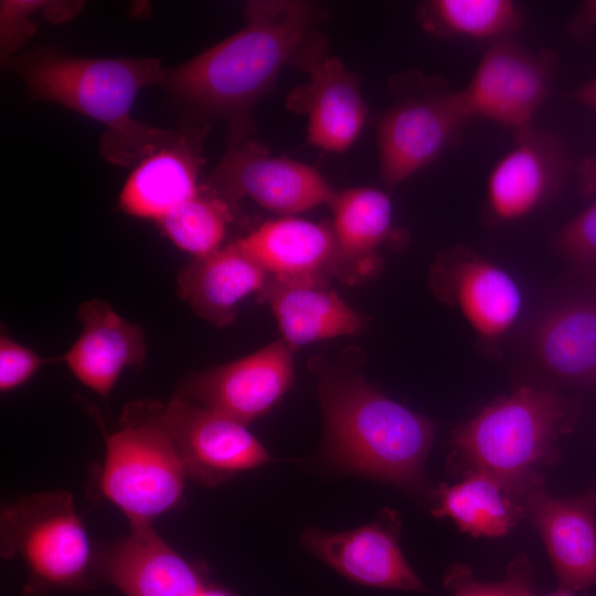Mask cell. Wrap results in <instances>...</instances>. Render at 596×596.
I'll list each match as a JSON object with an SVG mask.
<instances>
[{
	"label": "cell",
	"instance_id": "cell-1",
	"mask_svg": "<svg viewBox=\"0 0 596 596\" xmlns=\"http://www.w3.org/2000/svg\"><path fill=\"white\" fill-rule=\"evenodd\" d=\"M324 12L307 1H249L237 32L191 60L166 67L160 86L200 119H222L230 143L253 130L252 111L285 66L299 67L322 42Z\"/></svg>",
	"mask_w": 596,
	"mask_h": 596
},
{
	"label": "cell",
	"instance_id": "cell-12",
	"mask_svg": "<svg viewBox=\"0 0 596 596\" xmlns=\"http://www.w3.org/2000/svg\"><path fill=\"white\" fill-rule=\"evenodd\" d=\"M429 287L437 299L456 307L477 334L498 342L517 321L522 296L514 279L497 264L457 245L432 264Z\"/></svg>",
	"mask_w": 596,
	"mask_h": 596
},
{
	"label": "cell",
	"instance_id": "cell-5",
	"mask_svg": "<svg viewBox=\"0 0 596 596\" xmlns=\"http://www.w3.org/2000/svg\"><path fill=\"white\" fill-rule=\"evenodd\" d=\"M162 403L127 404L106 438L102 493L128 519L151 522L182 499L187 473L164 422Z\"/></svg>",
	"mask_w": 596,
	"mask_h": 596
},
{
	"label": "cell",
	"instance_id": "cell-34",
	"mask_svg": "<svg viewBox=\"0 0 596 596\" xmlns=\"http://www.w3.org/2000/svg\"><path fill=\"white\" fill-rule=\"evenodd\" d=\"M570 97L596 111V76L575 88L570 93Z\"/></svg>",
	"mask_w": 596,
	"mask_h": 596
},
{
	"label": "cell",
	"instance_id": "cell-33",
	"mask_svg": "<svg viewBox=\"0 0 596 596\" xmlns=\"http://www.w3.org/2000/svg\"><path fill=\"white\" fill-rule=\"evenodd\" d=\"M577 173L581 192L596 199V156L585 158L579 163Z\"/></svg>",
	"mask_w": 596,
	"mask_h": 596
},
{
	"label": "cell",
	"instance_id": "cell-6",
	"mask_svg": "<svg viewBox=\"0 0 596 596\" xmlns=\"http://www.w3.org/2000/svg\"><path fill=\"white\" fill-rule=\"evenodd\" d=\"M392 104L376 129L380 174L394 188L434 163L471 119L459 89L440 76L408 71L389 83Z\"/></svg>",
	"mask_w": 596,
	"mask_h": 596
},
{
	"label": "cell",
	"instance_id": "cell-9",
	"mask_svg": "<svg viewBox=\"0 0 596 596\" xmlns=\"http://www.w3.org/2000/svg\"><path fill=\"white\" fill-rule=\"evenodd\" d=\"M203 185L228 202L248 196L284 215L329 204L336 192L317 169L274 156L252 138L230 143Z\"/></svg>",
	"mask_w": 596,
	"mask_h": 596
},
{
	"label": "cell",
	"instance_id": "cell-28",
	"mask_svg": "<svg viewBox=\"0 0 596 596\" xmlns=\"http://www.w3.org/2000/svg\"><path fill=\"white\" fill-rule=\"evenodd\" d=\"M533 567L525 555H518L508 566L507 577L496 583L473 578L466 565L454 564L445 574L444 585L450 596H535Z\"/></svg>",
	"mask_w": 596,
	"mask_h": 596
},
{
	"label": "cell",
	"instance_id": "cell-37",
	"mask_svg": "<svg viewBox=\"0 0 596 596\" xmlns=\"http://www.w3.org/2000/svg\"><path fill=\"white\" fill-rule=\"evenodd\" d=\"M545 596H573V593H570V592H566V590H563V589H557L555 593H552V594H549V595H545Z\"/></svg>",
	"mask_w": 596,
	"mask_h": 596
},
{
	"label": "cell",
	"instance_id": "cell-3",
	"mask_svg": "<svg viewBox=\"0 0 596 596\" xmlns=\"http://www.w3.org/2000/svg\"><path fill=\"white\" fill-rule=\"evenodd\" d=\"M316 368L329 458L384 482L421 486L437 425L356 374L331 365Z\"/></svg>",
	"mask_w": 596,
	"mask_h": 596
},
{
	"label": "cell",
	"instance_id": "cell-21",
	"mask_svg": "<svg viewBox=\"0 0 596 596\" xmlns=\"http://www.w3.org/2000/svg\"><path fill=\"white\" fill-rule=\"evenodd\" d=\"M203 135L204 127H185L175 140L136 163L120 191L118 207L131 216L158 222L195 196L201 189Z\"/></svg>",
	"mask_w": 596,
	"mask_h": 596
},
{
	"label": "cell",
	"instance_id": "cell-25",
	"mask_svg": "<svg viewBox=\"0 0 596 596\" xmlns=\"http://www.w3.org/2000/svg\"><path fill=\"white\" fill-rule=\"evenodd\" d=\"M437 499L433 514L451 519L472 536H502L525 511L519 496L494 477L480 471L465 473L454 486H440Z\"/></svg>",
	"mask_w": 596,
	"mask_h": 596
},
{
	"label": "cell",
	"instance_id": "cell-20",
	"mask_svg": "<svg viewBox=\"0 0 596 596\" xmlns=\"http://www.w3.org/2000/svg\"><path fill=\"white\" fill-rule=\"evenodd\" d=\"M76 318L82 324L81 336L60 361L86 387L107 400L123 370L145 360L143 331L100 299L83 302Z\"/></svg>",
	"mask_w": 596,
	"mask_h": 596
},
{
	"label": "cell",
	"instance_id": "cell-18",
	"mask_svg": "<svg viewBox=\"0 0 596 596\" xmlns=\"http://www.w3.org/2000/svg\"><path fill=\"white\" fill-rule=\"evenodd\" d=\"M126 536L105 546L102 567L126 596H200L206 588L193 566L153 529L128 522Z\"/></svg>",
	"mask_w": 596,
	"mask_h": 596
},
{
	"label": "cell",
	"instance_id": "cell-31",
	"mask_svg": "<svg viewBox=\"0 0 596 596\" xmlns=\"http://www.w3.org/2000/svg\"><path fill=\"white\" fill-rule=\"evenodd\" d=\"M43 1H1V58L4 64L14 55V51L23 44L36 30L31 14L39 10Z\"/></svg>",
	"mask_w": 596,
	"mask_h": 596
},
{
	"label": "cell",
	"instance_id": "cell-8",
	"mask_svg": "<svg viewBox=\"0 0 596 596\" xmlns=\"http://www.w3.org/2000/svg\"><path fill=\"white\" fill-rule=\"evenodd\" d=\"M557 68L553 51H531L513 39L488 45L465 87L459 89L470 118H485L514 132L532 126Z\"/></svg>",
	"mask_w": 596,
	"mask_h": 596
},
{
	"label": "cell",
	"instance_id": "cell-35",
	"mask_svg": "<svg viewBox=\"0 0 596 596\" xmlns=\"http://www.w3.org/2000/svg\"><path fill=\"white\" fill-rule=\"evenodd\" d=\"M200 596H232V595L221 589L205 588Z\"/></svg>",
	"mask_w": 596,
	"mask_h": 596
},
{
	"label": "cell",
	"instance_id": "cell-11",
	"mask_svg": "<svg viewBox=\"0 0 596 596\" xmlns=\"http://www.w3.org/2000/svg\"><path fill=\"white\" fill-rule=\"evenodd\" d=\"M164 422L187 477L220 485L270 459L246 425L174 394L164 407Z\"/></svg>",
	"mask_w": 596,
	"mask_h": 596
},
{
	"label": "cell",
	"instance_id": "cell-19",
	"mask_svg": "<svg viewBox=\"0 0 596 596\" xmlns=\"http://www.w3.org/2000/svg\"><path fill=\"white\" fill-rule=\"evenodd\" d=\"M235 244L278 281L326 284L330 275L342 279L332 226L323 223L275 219Z\"/></svg>",
	"mask_w": 596,
	"mask_h": 596
},
{
	"label": "cell",
	"instance_id": "cell-15",
	"mask_svg": "<svg viewBox=\"0 0 596 596\" xmlns=\"http://www.w3.org/2000/svg\"><path fill=\"white\" fill-rule=\"evenodd\" d=\"M398 531L396 513L387 510L379 520L345 532L307 529L302 541L316 556L352 582L386 589L424 592L423 582L398 546Z\"/></svg>",
	"mask_w": 596,
	"mask_h": 596
},
{
	"label": "cell",
	"instance_id": "cell-13",
	"mask_svg": "<svg viewBox=\"0 0 596 596\" xmlns=\"http://www.w3.org/2000/svg\"><path fill=\"white\" fill-rule=\"evenodd\" d=\"M486 184V212L494 223L525 217L561 188L571 168L564 142L533 125L514 132Z\"/></svg>",
	"mask_w": 596,
	"mask_h": 596
},
{
	"label": "cell",
	"instance_id": "cell-30",
	"mask_svg": "<svg viewBox=\"0 0 596 596\" xmlns=\"http://www.w3.org/2000/svg\"><path fill=\"white\" fill-rule=\"evenodd\" d=\"M60 361V358H43L6 333L0 337V390L12 391L29 381L45 363Z\"/></svg>",
	"mask_w": 596,
	"mask_h": 596
},
{
	"label": "cell",
	"instance_id": "cell-24",
	"mask_svg": "<svg viewBox=\"0 0 596 596\" xmlns=\"http://www.w3.org/2000/svg\"><path fill=\"white\" fill-rule=\"evenodd\" d=\"M328 205L342 279L365 278L377 269L375 249L392 233L390 196L376 188H351L336 191Z\"/></svg>",
	"mask_w": 596,
	"mask_h": 596
},
{
	"label": "cell",
	"instance_id": "cell-26",
	"mask_svg": "<svg viewBox=\"0 0 596 596\" xmlns=\"http://www.w3.org/2000/svg\"><path fill=\"white\" fill-rule=\"evenodd\" d=\"M416 19L434 38L488 42L512 39L523 13L511 0H428L418 4Z\"/></svg>",
	"mask_w": 596,
	"mask_h": 596
},
{
	"label": "cell",
	"instance_id": "cell-10",
	"mask_svg": "<svg viewBox=\"0 0 596 596\" xmlns=\"http://www.w3.org/2000/svg\"><path fill=\"white\" fill-rule=\"evenodd\" d=\"M292 380V350L277 340L238 360L191 373L175 394L247 425L269 412Z\"/></svg>",
	"mask_w": 596,
	"mask_h": 596
},
{
	"label": "cell",
	"instance_id": "cell-14",
	"mask_svg": "<svg viewBox=\"0 0 596 596\" xmlns=\"http://www.w3.org/2000/svg\"><path fill=\"white\" fill-rule=\"evenodd\" d=\"M300 70L308 78L287 94V108L306 117L310 145L329 152L348 150L360 137L369 115L358 76L340 58L327 55L326 45L315 51Z\"/></svg>",
	"mask_w": 596,
	"mask_h": 596
},
{
	"label": "cell",
	"instance_id": "cell-27",
	"mask_svg": "<svg viewBox=\"0 0 596 596\" xmlns=\"http://www.w3.org/2000/svg\"><path fill=\"white\" fill-rule=\"evenodd\" d=\"M230 202L201 185L199 193L167 213L158 224L180 249L201 257L222 246L232 220Z\"/></svg>",
	"mask_w": 596,
	"mask_h": 596
},
{
	"label": "cell",
	"instance_id": "cell-4",
	"mask_svg": "<svg viewBox=\"0 0 596 596\" xmlns=\"http://www.w3.org/2000/svg\"><path fill=\"white\" fill-rule=\"evenodd\" d=\"M575 419L574 405L555 390L521 385L454 429L450 466L486 472L522 499L536 468L557 459L555 444Z\"/></svg>",
	"mask_w": 596,
	"mask_h": 596
},
{
	"label": "cell",
	"instance_id": "cell-16",
	"mask_svg": "<svg viewBox=\"0 0 596 596\" xmlns=\"http://www.w3.org/2000/svg\"><path fill=\"white\" fill-rule=\"evenodd\" d=\"M522 502L544 542L558 588L574 593L595 585L596 509L583 494L550 496L541 476L525 489Z\"/></svg>",
	"mask_w": 596,
	"mask_h": 596
},
{
	"label": "cell",
	"instance_id": "cell-22",
	"mask_svg": "<svg viewBox=\"0 0 596 596\" xmlns=\"http://www.w3.org/2000/svg\"><path fill=\"white\" fill-rule=\"evenodd\" d=\"M269 275L235 243L194 257L179 273L177 290L200 317L217 327L234 322L240 304L260 294Z\"/></svg>",
	"mask_w": 596,
	"mask_h": 596
},
{
	"label": "cell",
	"instance_id": "cell-29",
	"mask_svg": "<svg viewBox=\"0 0 596 596\" xmlns=\"http://www.w3.org/2000/svg\"><path fill=\"white\" fill-rule=\"evenodd\" d=\"M552 244L556 253L579 269L596 265V199L553 235Z\"/></svg>",
	"mask_w": 596,
	"mask_h": 596
},
{
	"label": "cell",
	"instance_id": "cell-2",
	"mask_svg": "<svg viewBox=\"0 0 596 596\" xmlns=\"http://www.w3.org/2000/svg\"><path fill=\"white\" fill-rule=\"evenodd\" d=\"M33 99L61 105L104 126L102 156L110 163H138L175 140L181 129H161L131 116L141 89L160 85L164 66L155 57H82L35 47L6 64Z\"/></svg>",
	"mask_w": 596,
	"mask_h": 596
},
{
	"label": "cell",
	"instance_id": "cell-17",
	"mask_svg": "<svg viewBox=\"0 0 596 596\" xmlns=\"http://www.w3.org/2000/svg\"><path fill=\"white\" fill-rule=\"evenodd\" d=\"M529 350L552 379L596 389V292L574 294L550 304L531 328Z\"/></svg>",
	"mask_w": 596,
	"mask_h": 596
},
{
	"label": "cell",
	"instance_id": "cell-7",
	"mask_svg": "<svg viewBox=\"0 0 596 596\" xmlns=\"http://www.w3.org/2000/svg\"><path fill=\"white\" fill-rule=\"evenodd\" d=\"M0 549L19 556L39 583L67 587L81 583L92 558V545L72 494L38 492L8 503L0 517Z\"/></svg>",
	"mask_w": 596,
	"mask_h": 596
},
{
	"label": "cell",
	"instance_id": "cell-32",
	"mask_svg": "<svg viewBox=\"0 0 596 596\" xmlns=\"http://www.w3.org/2000/svg\"><path fill=\"white\" fill-rule=\"evenodd\" d=\"M596 30V0L583 2L574 12L567 23L568 33L577 39L585 40Z\"/></svg>",
	"mask_w": 596,
	"mask_h": 596
},
{
	"label": "cell",
	"instance_id": "cell-23",
	"mask_svg": "<svg viewBox=\"0 0 596 596\" xmlns=\"http://www.w3.org/2000/svg\"><path fill=\"white\" fill-rule=\"evenodd\" d=\"M259 299L272 309L291 350L361 332L368 318L319 283H286L269 277Z\"/></svg>",
	"mask_w": 596,
	"mask_h": 596
},
{
	"label": "cell",
	"instance_id": "cell-36",
	"mask_svg": "<svg viewBox=\"0 0 596 596\" xmlns=\"http://www.w3.org/2000/svg\"><path fill=\"white\" fill-rule=\"evenodd\" d=\"M583 496L596 509V491Z\"/></svg>",
	"mask_w": 596,
	"mask_h": 596
}]
</instances>
